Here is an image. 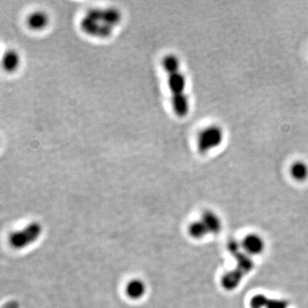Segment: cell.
<instances>
[{"instance_id": "cell-2", "label": "cell", "mask_w": 308, "mask_h": 308, "mask_svg": "<svg viewBox=\"0 0 308 308\" xmlns=\"http://www.w3.org/2000/svg\"><path fill=\"white\" fill-rule=\"evenodd\" d=\"M123 21V14L115 6L89 9L80 20V29L89 37L105 40L114 34Z\"/></svg>"}, {"instance_id": "cell-6", "label": "cell", "mask_w": 308, "mask_h": 308, "mask_svg": "<svg viewBox=\"0 0 308 308\" xmlns=\"http://www.w3.org/2000/svg\"><path fill=\"white\" fill-rule=\"evenodd\" d=\"M265 242L258 234H249L243 239V248L248 255H259L265 249Z\"/></svg>"}, {"instance_id": "cell-9", "label": "cell", "mask_w": 308, "mask_h": 308, "mask_svg": "<svg viewBox=\"0 0 308 308\" xmlns=\"http://www.w3.org/2000/svg\"><path fill=\"white\" fill-rule=\"evenodd\" d=\"M200 220L205 224V228L208 230L209 235L219 234L222 229V222L217 214L210 210L203 212Z\"/></svg>"}, {"instance_id": "cell-14", "label": "cell", "mask_w": 308, "mask_h": 308, "mask_svg": "<svg viewBox=\"0 0 308 308\" xmlns=\"http://www.w3.org/2000/svg\"><path fill=\"white\" fill-rule=\"evenodd\" d=\"M1 308H19V304L16 300H11L6 302Z\"/></svg>"}, {"instance_id": "cell-3", "label": "cell", "mask_w": 308, "mask_h": 308, "mask_svg": "<svg viewBox=\"0 0 308 308\" xmlns=\"http://www.w3.org/2000/svg\"><path fill=\"white\" fill-rule=\"evenodd\" d=\"M228 248L231 254H234L237 258V268L223 276L222 284L223 288L227 290H233L239 285L246 274L254 268V262L250 259V257L248 256V254L239 252V245L237 244V242L231 241L230 243H228Z\"/></svg>"}, {"instance_id": "cell-8", "label": "cell", "mask_w": 308, "mask_h": 308, "mask_svg": "<svg viewBox=\"0 0 308 308\" xmlns=\"http://www.w3.org/2000/svg\"><path fill=\"white\" fill-rule=\"evenodd\" d=\"M50 23V17L46 12L35 11L29 15L27 18V24L29 28L34 31H41L46 29Z\"/></svg>"}, {"instance_id": "cell-4", "label": "cell", "mask_w": 308, "mask_h": 308, "mask_svg": "<svg viewBox=\"0 0 308 308\" xmlns=\"http://www.w3.org/2000/svg\"><path fill=\"white\" fill-rule=\"evenodd\" d=\"M224 140V131L218 124H210L200 129L195 137L197 151L202 155L218 148Z\"/></svg>"}, {"instance_id": "cell-11", "label": "cell", "mask_w": 308, "mask_h": 308, "mask_svg": "<svg viewBox=\"0 0 308 308\" xmlns=\"http://www.w3.org/2000/svg\"><path fill=\"white\" fill-rule=\"evenodd\" d=\"M20 64V54L16 50H8L4 53L1 59V65L6 72L12 73L16 71Z\"/></svg>"}, {"instance_id": "cell-13", "label": "cell", "mask_w": 308, "mask_h": 308, "mask_svg": "<svg viewBox=\"0 0 308 308\" xmlns=\"http://www.w3.org/2000/svg\"><path fill=\"white\" fill-rule=\"evenodd\" d=\"M188 235L194 240H200L208 236V230L201 220L191 222L188 228Z\"/></svg>"}, {"instance_id": "cell-12", "label": "cell", "mask_w": 308, "mask_h": 308, "mask_svg": "<svg viewBox=\"0 0 308 308\" xmlns=\"http://www.w3.org/2000/svg\"><path fill=\"white\" fill-rule=\"evenodd\" d=\"M289 173L297 182H304L308 178V165L301 160H297L291 165Z\"/></svg>"}, {"instance_id": "cell-1", "label": "cell", "mask_w": 308, "mask_h": 308, "mask_svg": "<svg viewBox=\"0 0 308 308\" xmlns=\"http://www.w3.org/2000/svg\"><path fill=\"white\" fill-rule=\"evenodd\" d=\"M161 65L166 74L172 111L179 118L186 117L190 111V100L187 93L188 78L182 62L177 55L168 53L163 57Z\"/></svg>"}, {"instance_id": "cell-5", "label": "cell", "mask_w": 308, "mask_h": 308, "mask_svg": "<svg viewBox=\"0 0 308 308\" xmlns=\"http://www.w3.org/2000/svg\"><path fill=\"white\" fill-rule=\"evenodd\" d=\"M41 233L42 227L40 223L31 222L22 229L12 232L9 236V244L17 250L28 248L39 239Z\"/></svg>"}, {"instance_id": "cell-7", "label": "cell", "mask_w": 308, "mask_h": 308, "mask_svg": "<svg viewBox=\"0 0 308 308\" xmlns=\"http://www.w3.org/2000/svg\"><path fill=\"white\" fill-rule=\"evenodd\" d=\"M147 290L145 282L140 278L129 280L125 286V294L132 300H138L145 296Z\"/></svg>"}, {"instance_id": "cell-10", "label": "cell", "mask_w": 308, "mask_h": 308, "mask_svg": "<svg viewBox=\"0 0 308 308\" xmlns=\"http://www.w3.org/2000/svg\"><path fill=\"white\" fill-rule=\"evenodd\" d=\"M250 304L252 308H287L288 305L286 300L268 299L262 294L253 297Z\"/></svg>"}]
</instances>
